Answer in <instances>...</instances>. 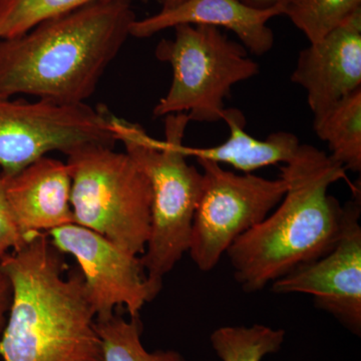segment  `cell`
<instances>
[{
	"instance_id": "1",
	"label": "cell",
	"mask_w": 361,
	"mask_h": 361,
	"mask_svg": "<svg viewBox=\"0 0 361 361\" xmlns=\"http://www.w3.org/2000/svg\"><path fill=\"white\" fill-rule=\"evenodd\" d=\"M135 20L132 0H97L0 39V96L85 104Z\"/></svg>"
},
{
	"instance_id": "2",
	"label": "cell",
	"mask_w": 361,
	"mask_h": 361,
	"mask_svg": "<svg viewBox=\"0 0 361 361\" xmlns=\"http://www.w3.org/2000/svg\"><path fill=\"white\" fill-rule=\"evenodd\" d=\"M63 253L47 233L0 258L13 297L0 336L4 361H104L80 269L65 276Z\"/></svg>"
},
{
	"instance_id": "3",
	"label": "cell",
	"mask_w": 361,
	"mask_h": 361,
	"mask_svg": "<svg viewBox=\"0 0 361 361\" xmlns=\"http://www.w3.org/2000/svg\"><path fill=\"white\" fill-rule=\"evenodd\" d=\"M280 172L287 187L282 200L226 252L235 280L247 293L322 257L341 234L343 205L329 189L346 179L345 169L322 149L301 144Z\"/></svg>"
},
{
	"instance_id": "4",
	"label": "cell",
	"mask_w": 361,
	"mask_h": 361,
	"mask_svg": "<svg viewBox=\"0 0 361 361\" xmlns=\"http://www.w3.org/2000/svg\"><path fill=\"white\" fill-rule=\"evenodd\" d=\"M186 114L165 116V140L157 141L137 123L111 114L116 140L148 178L151 223L146 249L140 256L149 283L160 293L163 279L188 253L204 177L189 165L184 151Z\"/></svg>"
},
{
	"instance_id": "5",
	"label": "cell",
	"mask_w": 361,
	"mask_h": 361,
	"mask_svg": "<svg viewBox=\"0 0 361 361\" xmlns=\"http://www.w3.org/2000/svg\"><path fill=\"white\" fill-rule=\"evenodd\" d=\"M75 224L102 235L118 248L141 256L151 223L148 178L127 153L87 145L66 155Z\"/></svg>"
},
{
	"instance_id": "6",
	"label": "cell",
	"mask_w": 361,
	"mask_h": 361,
	"mask_svg": "<svg viewBox=\"0 0 361 361\" xmlns=\"http://www.w3.org/2000/svg\"><path fill=\"white\" fill-rule=\"evenodd\" d=\"M174 30V39L156 47V58L171 66L173 78L154 115L186 114L193 122H218L232 87L257 75L258 63L221 28L180 25Z\"/></svg>"
},
{
	"instance_id": "7",
	"label": "cell",
	"mask_w": 361,
	"mask_h": 361,
	"mask_svg": "<svg viewBox=\"0 0 361 361\" xmlns=\"http://www.w3.org/2000/svg\"><path fill=\"white\" fill-rule=\"evenodd\" d=\"M111 115L104 106L0 96V173L16 174L51 152L68 155L87 145L114 148L118 140Z\"/></svg>"
},
{
	"instance_id": "8",
	"label": "cell",
	"mask_w": 361,
	"mask_h": 361,
	"mask_svg": "<svg viewBox=\"0 0 361 361\" xmlns=\"http://www.w3.org/2000/svg\"><path fill=\"white\" fill-rule=\"evenodd\" d=\"M203 169V192L195 213L188 253L209 272L240 236L262 222L286 193L283 179L239 175L219 164L197 160Z\"/></svg>"
},
{
	"instance_id": "9",
	"label": "cell",
	"mask_w": 361,
	"mask_h": 361,
	"mask_svg": "<svg viewBox=\"0 0 361 361\" xmlns=\"http://www.w3.org/2000/svg\"><path fill=\"white\" fill-rule=\"evenodd\" d=\"M343 205L341 234L322 257L300 265L273 282L277 294L303 293L355 336H361V190Z\"/></svg>"
},
{
	"instance_id": "10",
	"label": "cell",
	"mask_w": 361,
	"mask_h": 361,
	"mask_svg": "<svg viewBox=\"0 0 361 361\" xmlns=\"http://www.w3.org/2000/svg\"><path fill=\"white\" fill-rule=\"evenodd\" d=\"M47 235L59 251L77 259L96 322L110 319L118 307H126L130 317L140 316L145 304L158 296L140 256L127 253L102 235L77 224L56 228Z\"/></svg>"
},
{
	"instance_id": "11",
	"label": "cell",
	"mask_w": 361,
	"mask_h": 361,
	"mask_svg": "<svg viewBox=\"0 0 361 361\" xmlns=\"http://www.w3.org/2000/svg\"><path fill=\"white\" fill-rule=\"evenodd\" d=\"M310 44L299 54L291 80L305 90L308 106L317 116L361 89V9Z\"/></svg>"
},
{
	"instance_id": "12",
	"label": "cell",
	"mask_w": 361,
	"mask_h": 361,
	"mask_svg": "<svg viewBox=\"0 0 361 361\" xmlns=\"http://www.w3.org/2000/svg\"><path fill=\"white\" fill-rule=\"evenodd\" d=\"M2 179L7 203L28 241L39 233L75 224L66 163L42 157L16 174L2 176Z\"/></svg>"
},
{
	"instance_id": "13",
	"label": "cell",
	"mask_w": 361,
	"mask_h": 361,
	"mask_svg": "<svg viewBox=\"0 0 361 361\" xmlns=\"http://www.w3.org/2000/svg\"><path fill=\"white\" fill-rule=\"evenodd\" d=\"M284 16V9H256L239 0H187L171 9L135 20L130 35L147 39L157 33L180 25H209L234 32L247 51L264 56L274 45V33L267 25L276 16Z\"/></svg>"
},
{
	"instance_id": "14",
	"label": "cell",
	"mask_w": 361,
	"mask_h": 361,
	"mask_svg": "<svg viewBox=\"0 0 361 361\" xmlns=\"http://www.w3.org/2000/svg\"><path fill=\"white\" fill-rule=\"evenodd\" d=\"M229 137L222 144L210 148H189L184 151L188 158L226 164L244 174L277 164H286L295 155L301 142L296 135L289 132L270 134L265 140L256 139L246 132V118L238 109L225 108L222 118Z\"/></svg>"
},
{
	"instance_id": "15",
	"label": "cell",
	"mask_w": 361,
	"mask_h": 361,
	"mask_svg": "<svg viewBox=\"0 0 361 361\" xmlns=\"http://www.w3.org/2000/svg\"><path fill=\"white\" fill-rule=\"evenodd\" d=\"M313 129L326 142L329 155L346 171H361V89L314 116Z\"/></svg>"
},
{
	"instance_id": "16",
	"label": "cell",
	"mask_w": 361,
	"mask_h": 361,
	"mask_svg": "<svg viewBox=\"0 0 361 361\" xmlns=\"http://www.w3.org/2000/svg\"><path fill=\"white\" fill-rule=\"evenodd\" d=\"M286 332L263 324L222 326L210 336L211 346L222 361H262L279 353Z\"/></svg>"
},
{
	"instance_id": "17",
	"label": "cell",
	"mask_w": 361,
	"mask_h": 361,
	"mask_svg": "<svg viewBox=\"0 0 361 361\" xmlns=\"http://www.w3.org/2000/svg\"><path fill=\"white\" fill-rule=\"evenodd\" d=\"M104 361H187L179 351H148L142 342L140 316L125 319L115 314L106 322H96Z\"/></svg>"
},
{
	"instance_id": "18",
	"label": "cell",
	"mask_w": 361,
	"mask_h": 361,
	"mask_svg": "<svg viewBox=\"0 0 361 361\" xmlns=\"http://www.w3.org/2000/svg\"><path fill=\"white\" fill-rule=\"evenodd\" d=\"M361 9V0H293L284 16L310 42L322 39Z\"/></svg>"
},
{
	"instance_id": "19",
	"label": "cell",
	"mask_w": 361,
	"mask_h": 361,
	"mask_svg": "<svg viewBox=\"0 0 361 361\" xmlns=\"http://www.w3.org/2000/svg\"><path fill=\"white\" fill-rule=\"evenodd\" d=\"M97 0H0V39L18 37L47 18Z\"/></svg>"
},
{
	"instance_id": "20",
	"label": "cell",
	"mask_w": 361,
	"mask_h": 361,
	"mask_svg": "<svg viewBox=\"0 0 361 361\" xmlns=\"http://www.w3.org/2000/svg\"><path fill=\"white\" fill-rule=\"evenodd\" d=\"M27 242L30 241L21 233L7 203L0 173V258L9 252L20 250Z\"/></svg>"
},
{
	"instance_id": "21",
	"label": "cell",
	"mask_w": 361,
	"mask_h": 361,
	"mask_svg": "<svg viewBox=\"0 0 361 361\" xmlns=\"http://www.w3.org/2000/svg\"><path fill=\"white\" fill-rule=\"evenodd\" d=\"M11 297H13V290H11V282L4 273L0 272V336L6 327L7 314L11 308Z\"/></svg>"
},
{
	"instance_id": "22",
	"label": "cell",
	"mask_w": 361,
	"mask_h": 361,
	"mask_svg": "<svg viewBox=\"0 0 361 361\" xmlns=\"http://www.w3.org/2000/svg\"><path fill=\"white\" fill-rule=\"evenodd\" d=\"M239 1L252 8L265 11V9L276 8V7L285 9V7L291 4L293 0H239Z\"/></svg>"
},
{
	"instance_id": "23",
	"label": "cell",
	"mask_w": 361,
	"mask_h": 361,
	"mask_svg": "<svg viewBox=\"0 0 361 361\" xmlns=\"http://www.w3.org/2000/svg\"><path fill=\"white\" fill-rule=\"evenodd\" d=\"M142 2H149V0H142ZM160 1L161 9H171L174 7L180 6L183 2L187 0H159Z\"/></svg>"
}]
</instances>
